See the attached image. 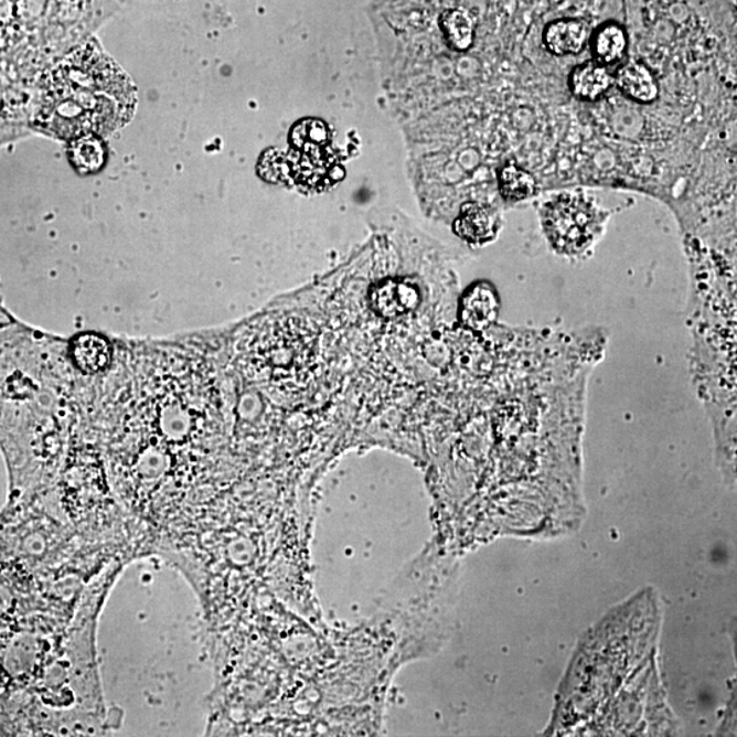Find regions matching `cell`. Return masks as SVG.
Listing matches in <instances>:
<instances>
[{"mask_svg":"<svg viewBox=\"0 0 737 737\" xmlns=\"http://www.w3.org/2000/svg\"><path fill=\"white\" fill-rule=\"evenodd\" d=\"M501 227L500 211L496 206L480 201H468L460 205L453 222L455 233L469 244L482 245L496 237Z\"/></svg>","mask_w":737,"mask_h":737,"instance_id":"cell-4","label":"cell"},{"mask_svg":"<svg viewBox=\"0 0 737 737\" xmlns=\"http://www.w3.org/2000/svg\"><path fill=\"white\" fill-rule=\"evenodd\" d=\"M371 299L378 314L395 319L418 307L419 293L417 287L408 281L388 279L374 287Z\"/></svg>","mask_w":737,"mask_h":737,"instance_id":"cell-5","label":"cell"},{"mask_svg":"<svg viewBox=\"0 0 737 737\" xmlns=\"http://www.w3.org/2000/svg\"><path fill=\"white\" fill-rule=\"evenodd\" d=\"M111 350L105 339L86 333L74 341L73 359L86 373L100 372L108 365Z\"/></svg>","mask_w":737,"mask_h":737,"instance_id":"cell-8","label":"cell"},{"mask_svg":"<svg viewBox=\"0 0 737 737\" xmlns=\"http://www.w3.org/2000/svg\"><path fill=\"white\" fill-rule=\"evenodd\" d=\"M544 233L558 253L579 256L600 237L609 212L584 190H563L545 200L540 210Z\"/></svg>","mask_w":737,"mask_h":737,"instance_id":"cell-3","label":"cell"},{"mask_svg":"<svg viewBox=\"0 0 737 737\" xmlns=\"http://www.w3.org/2000/svg\"><path fill=\"white\" fill-rule=\"evenodd\" d=\"M71 158L81 172H94L105 163V147L97 137L76 138L71 149Z\"/></svg>","mask_w":737,"mask_h":737,"instance_id":"cell-9","label":"cell"},{"mask_svg":"<svg viewBox=\"0 0 737 737\" xmlns=\"http://www.w3.org/2000/svg\"><path fill=\"white\" fill-rule=\"evenodd\" d=\"M630 3L500 0L440 79L449 129L482 172L522 167L541 193L591 186L573 83L586 63L600 62L598 33Z\"/></svg>","mask_w":737,"mask_h":737,"instance_id":"cell-1","label":"cell"},{"mask_svg":"<svg viewBox=\"0 0 737 737\" xmlns=\"http://www.w3.org/2000/svg\"><path fill=\"white\" fill-rule=\"evenodd\" d=\"M499 302L488 285H477L463 299L462 319L466 325L483 330L496 319Z\"/></svg>","mask_w":737,"mask_h":737,"instance_id":"cell-7","label":"cell"},{"mask_svg":"<svg viewBox=\"0 0 737 737\" xmlns=\"http://www.w3.org/2000/svg\"><path fill=\"white\" fill-rule=\"evenodd\" d=\"M136 103L128 76L88 45L67 56L45 79L38 125L65 140L106 136L129 122Z\"/></svg>","mask_w":737,"mask_h":737,"instance_id":"cell-2","label":"cell"},{"mask_svg":"<svg viewBox=\"0 0 737 737\" xmlns=\"http://www.w3.org/2000/svg\"><path fill=\"white\" fill-rule=\"evenodd\" d=\"M496 190L506 204L523 203L541 194L538 182L532 172L514 164L504 165L499 170Z\"/></svg>","mask_w":737,"mask_h":737,"instance_id":"cell-6","label":"cell"}]
</instances>
